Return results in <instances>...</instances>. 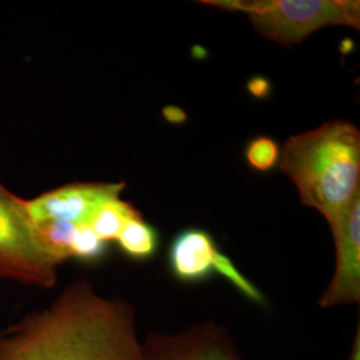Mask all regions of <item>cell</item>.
Returning a JSON list of instances; mask_svg holds the SVG:
<instances>
[{
	"mask_svg": "<svg viewBox=\"0 0 360 360\" xmlns=\"http://www.w3.org/2000/svg\"><path fill=\"white\" fill-rule=\"evenodd\" d=\"M119 250L135 262H146L156 255L159 232L143 219L142 214L129 219L115 240Z\"/></svg>",
	"mask_w": 360,
	"mask_h": 360,
	"instance_id": "obj_9",
	"label": "cell"
},
{
	"mask_svg": "<svg viewBox=\"0 0 360 360\" xmlns=\"http://www.w3.org/2000/svg\"><path fill=\"white\" fill-rule=\"evenodd\" d=\"M336 266L333 281L319 300L322 309L359 303L360 300V196L346 217L331 227Z\"/></svg>",
	"mask_w": 360,
	"mask_h": 360,
	"instance_id": "obj_7",
	"label": "cell"
},
{
	"mask_svg": "<svg viewBox=\"0 0 360 360\" xmlns=\"http://www.w3.org/2000/svg\"><path fill=\"white\" fill-rule=\"evenodd\" d=\"M139 214L141 212L131 203L117 198L104 203L103 206L96 211L89 226L101 239L110 243L115 242L124 223Z\"/></svg>",
	"mask_w": 360,
	"mask_h": 360,
	"instance_id": "obj_11",
	"label": "cell"
},
{
	"mask_svg": "<svg viewBox=\"0 0 360 360\" xmlns=\"http://www.w3.org/2000/svg\"><path fill=\"white\" fill-rule=\"evenodd\" d=\"M224 254L203 229H186L175 235L168 248V266L181 283H202L215 274Z\"/></svg>",
	"mask_w": 360,
	"mask_h": 360,
	"instance_id": "obj_8",
	"label": "cell"
},
{
	"mask_svg": "<svg viewBox=\"0 0 360 360\" xmlns=\"http://www.w3.org/2000/svg\"><path fill=\"white\" fill-rule=\"evenodd\" d=\"M206 6L243 13L263 38L290 47L327 26L359 30L355 0H207Z\"/></svg>",
	"mask_w": 360,
	"mask_h": 360,
	"instance_id": "obj_3",
	"label": "cell"
},
{
	"mask_svg": "<svg viewBox=\"0 0 360 360\" xmlns=\"http://www.w3.org/2000/svg\"><path fill=\"white\" fill-rule=\"evenodd\" d=\"M349 360H360V327L356 328V334L354 338V345H352V351H351V358Z\"/></svg>",
	"mask_w": 360,
	"mask_h": 360,
	"instance_id": "obj_16",
	"label": "cell"
},
{
	"mask_svg": "<svg viewBox=\"0 0 360 360\" xmlns=\"http://www.w3.org/2000/svg\"><path fill=\"white\" fill-rule=\"evenodd\" d=\"M0 360H142L135 311L77 281L47 309L0 333Z\"/></svg>",
	"mask_w": 360,
	"mask_h": 360,
	"instance_id": "obj_1",
	"label": "cell"
},
{
	"mask_svg": "<svg viewBox=\"0 0 360 360\" xmlns=\"http://www.w3.org/2000/svg\"><path fill=\"white\" fill-rule=\"evenodd\" d=\"M142 360H243L224 327L212 322L178 334H151L142 343Z\"/></svg>",
	"mask_w": 360,
	"mask_h": 360,
	"instance_id": "obj_6",
	"label": "cell"
},
{
	"mask_svg": "<svg viewBox=\"0 0 360 360\" xmlns=\"http://www.w3.org/2000/svg\"><path fill=\"white\" fill-rule=\"evenodd\" d=\"M0 279L39 288L58 282V266L39 248L22 198L0 181Z\"/></svg>",
	"mask_w": 360,
	"mask_h": 360,
	"instance_id": "obj_4",
	"label": "cell"
},
{
	"mask_svg": "<svg viewBox=\"0 0 360 360\" xmlns=\"http://www.w3.org/2000/svg\"><path fill=\"white\" fill-rule=\"evenodd\" d=\"M32 233L40 251L58 267L71 257V245L77 226L63 220L31 223Z\"/></svg>",
	"mask_w": 360,
	"mask_h": 360,
	"instance_id": "obj_10",
	"label": "cell"
},
{
	"mask_svg": "<svg viewBox=\"0 0 360 360\" xmlns=\"http://www.w3.org/2000/svg\"><path fill=\"white\" fill-rule=\"evenodd\" d=\"M279 168L294 181L300 202L334 227L360 196L359 129L334 120L294 135L282 148Z\"/></svg>",
	"mask_w": 360,
	"mask_h": 360,
	"instance_id": "obj_2",
	"label": "cell"
},
{
	"mask_svg": "<svg viewBox=\"0 0 360 360\" xmlns=\"http://www.w3.org/2000/svg\"><path fill=\"white\" fill-rule=\"evenodd\" d=\"M124 187L123 181L71 183L32 199L22 198V205L30 223L63 220L75 226H87L104 203L120 198Z\"/></svg>",
	"mask_w": 360,
	"mask_h": 360,
	"instance_id": "obj_5",
	"label": "cell"
},
{
	"mask_svg": "<svg viewBox=\"0 0 360 360\" xmlns=\"http://www.w3.org/2000/svg\"><path fill=\"white\" fill-rule=\"evenodd\" d=\"M108 251V243L101 239L90 226H77L71 245V257L83 263L101 262Z\"/></svg>",
	"mask_w": 360,
	"mask_h": 360,
	"instance_id": "obj_13",
	"label": "cell"
},
{
	"mask_svg": "<svg viewBox=\"0 0 360 360\" xmlns=\"http://www.w3.org/2000/svg\"><path fill=\"white\" fill-rule=\"evenodd\" d=\"M243 155L248 167L257 172L269 174L279 167L282 147L271 136L257 135L247 142Z\"/></svg>",
	"mask_w": 360,
	"mask_h": 360,
	"instance_id": "obj_12",
	"label": "cell"
},
{
	"mask_svg": "<svg viewBox=\"0 0 360 360\" xmlns=\"http://www.w3.org/2000/svg\"><path fill=\"white\" fill-rule=\"evenodd\" d=\"M162 116L165 117V120L169 123V124H174V126H181L187 122L188 116L187 112L180 108L178 105H166L163 110H162Z\"/></svg>",
	"mask_w": 360,
	"mask_h": 360,
	"instance_id": "obj_15",
	"label": "cell"
},
{
	"mask_svg": "<svg viewBox=\"0 0 360 360\" xmlns=\"http://www.w3.org/2000/svg\"><path fill=\"white\" fill-rule=\"evenodd\" d=\"M245 90L257 101H266L272 92V83L269 77L263 75L251 77L245 83Z\"/></svg>",
	"mask_w": 360,
	"mask_h": 360,
	"instance_id": "obj_14",
	"label": "cell"
}]
</instances>
